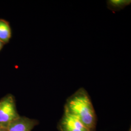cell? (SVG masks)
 Masks as SVG:
<instances>
[{
  "label": "cell",
  "instance_id": "2",
  "mask_svg": "<svg viewBox=\"0 0 131 131\" xmlns=\"http://www.w3.org/2000/svg\"><path fill=\"white\" fill-rule=\"evenodd\" d=\"M19 116L13 95L8 94L0 99V126L6 128Z\"/></svg>",
  "mask_w": 131,
  "mask_h": 131
},
{
  "label": "cell",
  "instance_id": "7",
  "mask_svg": "<svg viewBox=\"0 0 131 131\" xmlns=\"http://www.w3.org/2000/svg\"><path fill=\"white\" fill-rule=\"evenodd\" d=\"M4 45H5L4 43L3 42H2V41L0 40V51H1V50L2 49V48H3V47Z\"/></svg>",
  "mask_w": 131,
  "mask_h": 131
},
{
  "label": "cell",
  "instance_id": "3",
  "mask_svg": "<svg viewBox=\"0 0 131 131\" xmlns=\"http://www.w3.org/2000/svg\"><path fill=\"white\" fill-rule=\"evenodd\" d=\"M58 128L59 131H91L77 117L64 111Z\"/></svg>",
  "mask_w": 131,
  "mask_h": 131
},
{
  "label": "cell",
  "instance_id": "6",
  "mask_svg": "<svg viewBox=\"0 0 131 131\" xmlns=\"http://www.w3.org/2000/svg\"><path fill=\"white\" fill-rule=\"evenodd\" d=\"M130 1L125 0H112L108 1V6L111 10L117 11L124 8L130 4Z\"/></svg>",
  "mask_w": 131,
  "mask_h": 131
},
{
  "label": "cell",
  "instance_id": "4",
  "mask_svg": "<svg viewBox=\"0 0 131 131\" xmlns=\"http://www.w3.org/2000/svg\"><path fill=\"white\" fill-rule=\"evenodd\" d=\"M39 124L38 120L24 116H19L6 128L7 131H32Z\"/></svg>",
  "mask_w": 131,
  "mask_h": 131
},
{
  "label": "cell",
  "instance_id": "9",
  "mask_svg": "<svg viewBox=\"0 0 131 131\" xmlns=\"http://www.w3.org/2000/svg\"><path fill=\"white\" fill-rule=\"evenodd\" d=\"M2 128H3V127H2L0 126V131H1V129H2Z\"/></svg>",
  "mask_w": 131,
  "mask_h": 131
},
{
  "label": "cell",
  "instance_id": "5",
  "mask_svg": "<svg viewBox=\"0 0 131 131\" xmlns=\"http://www.w3.org/2000/svg\"><path fill=\"white\" fill-rule=\"evenodd\" d=\"M11 37V29L9 23L0 19V40L4 44L8 43Z\"/></svg>",
  "mask_w": 131,
  "mask_h": 131
},
{
  "label": "cell",
  "instance_id": "8",
  "mask_svg": "<svg viewBox=\"0 0 131 131\" xmlns=\"http://www.w3.org/2000/svg\"><path fill=\"white\" fill-rule=\"evenodd\" d=\"M6 131V128H4V127H3L2 129H1V131Z\"/></svg>",
  "mask_w": 131,
  "mask_h": 131
},
{
  "label": "cell",
  "instance_id": "1",
  "mask_svg": "<svg viewBox=\"0 0 131 131\" xmlns=\"http://www.w3.org/2000/svg\"><path fill=\"white\" fill-rule=\"evenodd\" d=\"M64 111L77 117L91 131L95 130L96 115L89 95L84 88L78 89L67 99Z\"/></svg>",
  "mask_w": 131,
  "mask_h": 131
}]
</instances>
